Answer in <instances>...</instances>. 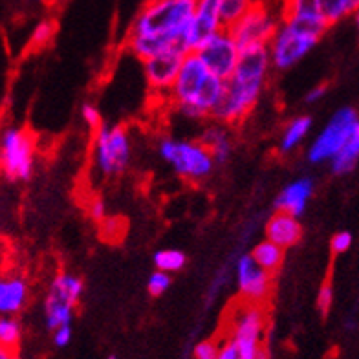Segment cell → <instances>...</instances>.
<instances>
[{
    "instance_id": "1",
    "label": "cell",
    "mask_w": 359,
    "mask_h": 359,
    "mask_svg": "<svg viewBox=\"0 0 359 359\" xmlns=\"http://www.w3.org/2000/svg\"><path fill=\"white\" fill-rule=\"evenodd\" d=\"M193 11L194 0H147L128 29V52L143 62L169 50H185Z\"/></svg>"
},
{
    "instance_id": "2",
    "label": "cell",
    "mask_w": 359,
    "mask_h": 359,
    "mask_svg": "<svg viewBox=\"0 0 359 359\" xmlns=\"http://www.w3.org/2000/svg\"><path fill=\"white\" fill-rule=\"evenodd\" d=\"M271 62L268 46L241 50L235 70L224 81V92L211 119L233 127L242 123L253 112L268 85Z\"/></svg>"
},
{
    "instance_id": "3",
    "label": "cell",
    "mask_w": 359,
    "mask_h": 359,
    "mask_svg": "<svg viewBox=\"0 0 359 359\" xmlns=\"http://www.w3.org/2000/svg\"><path fill=\"white\" fill-rule=\"evenodd\" d=\"M224 81L209 70L194 52L185 53L178 76L170 86L167 101L180 114L194 121H208L220 101Z\"/></svg>"
},
{
    "instance_id": "4",
    "label": "cell",
    "mask_w": 359,
    "mask_h": 359,
    "mask_svg": "<svg viewBox=\"0 0 359 359\" xmlns=\"http://www.w3.org/2000/svg\"><path fill=\"white\" fill-rule=\"evenodd\" d=\"M328 28L330 26L323 17L283 15L279 28L268 44L271 68L283 72L295 67L317 46Z\"/></svg>"
},
{
    "instance_id": "5",
    "label": "cell",
    "mask_w": 359,
    "mask_h": 359,
    "mask_svg": "<svg viewBox=\"0 0 359 359\" xmlns=\"http://www.w3.org/2000/svg\"><path fill=\"white\" fill-rule=\"evenodd\" d=\"M161 160L187 182H202L215 170V160L198 140L161 137L158 143Z\"/></svg>"
},
{
    "instance_id": "6",
    "label": "cell",
    "mask_w": 359,
    "mask_h": 359,
    "mask_svg": "<svg viewBox=\"0 0 359 359\" xmlns=\"http://www.w3.org/2000/svg\"><path fill=\"white\" fill-rule=\"evenodd\" d=\"M133 158L130 134L121 125L103 123L94 133L92 165L103 178L123 175Z\"/></svg>"
},
{
    "instance_id": "7",
    "label": "cell",
    "mask_w": 359,
    "mask_h": 359,
    "mask_svg": "<svg viewBox=\"0 0 359 359\" xmlns=\"http://www.w3.org/2000/svg\"><path fill=\"white\" fill-rule=\"evenodd\" d=\"M34 133L24 127H4L0 130V175L11 182H26L35 167Z\"/></svg>"
},
{
    "instance_id": "8",
    "label": "cell",
    "mask_w": 359,
    "mask_h": 359,
    "mask_svg": "<svg viewBox=\"0 0 359 359\" xmlns=\"http://www.w3.org/2000/svg\"><path fill=\"white\" fill-rule=\"evenodd\" d=\"M268 313L262 304L238 301L229 317V336L226 337L236 350L238 359H253L257 350L264 345Z\"/></svg>"
},
{
    "instance_id": "9",
    "label": "cell",
    "mask_w": 359,
    "mask_h": 359,
    "mask_svg": "<svg viewBox=\"0 0 359 359\" xmlns=\"http://www.w3.org/2000/svg\"><path fill=\"white\" fill-rule=\"evenodd\" d=\"M355 134H359L358 110L352 107H343L313 137L312 145L308 147V161L313 165L330 161L341 151V147Z\"/></svg>"
},
{
    "instance_id": "10",
    "label": "cell",
    "mask_w": 359,
    "mask_h": 359,
    "mask_svg": "<svg viewBox=\"0 0 359 359\" xmlns=\"http://www.w3.org/2000/svg\"><path fill=\"white\" fill-rule=\"evenodd\" d=\"M83 292H85V283L79 275L59 271L53 277L46 301H44V317H46V326L50 330L72 325L74 312L83 297Z\"/></svg>"
},
{
    "instance_id": "11",
    "label": "cell",
    "mask_w": 359,
    "mask_h": 359,
    "mask_svg": "<svg viewBox=\"0 0 359 359\" xmlns=\"http://www.w3.org/2000/svg\"><path fill=\"white\" fill-rule=\"evenodd\" d=\"M280 22V13H275L264 2H253L229 29L231 37L241 50L268 46Z\"/></svg>"
},
{
    "instance_id": "12",
    "label": "cell",
    "mask_w": 359,
    "mask_h": 359,
    "mask_svg": "<svg viewBox=\"0 0 359 359\" xmlns=\"http://www.w3.org/2000/svg\"><path fill=\"white\" fill-rule=\"evenodd\" d=\"M196 55L200 61L213 72L215 76L226 81L235 70L238 57H241V48L231 37L229 29H220L213 37H209L202 46L196 50Z\"/></svg>"
},
{
    "instance_id": "13",
    "label": "cell",
    "mask_w": 359,
    "mask_h": 359,
    "mask_svg": "<svg viewBox=\"0 0 359 359\" xmlns=\"http://www.w3.org/2000/svg\"><path fill=\"white\" fill-rule=\"evenodd\" d=\"M236 286L241 301L266 306L273 288V275L266 273L264 269L255 264L250 253H246L236 262Z\"/></svg>"
},
{
    "instance_id": "14",
    "label": "cell",
    "mask_w": 359,
    "mask_h": 359,
    "mask_svg": "<svg viewBox=\"0 0 359 359\" xmlns=\"http://www.w3.org/2000/svg\"><path fill=\"white\" fill-rule=\"evenodd\" d=\"M220 29H224L220 20V0H194L193 17L184 35L185 50L196 52Z\"/></svg>"
},
{
    "instance_id": "15",
    "label": "cell",
    "mask_w": 359,
    "mask_h": 359,
    "mask_svg": "<svg viewBox=\"0 0 359 359\" xmlns=\"http://www.w3.org/2000/svg\"><path fill=\"white\" fill-rule=\"evenodd\" d=\"M185 50H169L165 53H160L156 57H151L143 61V72H145V79L151 86L152 92L156 94H163L167 97L170 86L175 83L176 76H178L182 61H184Z\"/></svg>"
},
{
    "instance_id": "16",
    "label": "cell",
    "mask_w": 359,
    "mask_h": 359,
    "mask_svg": "<svg viewBox=\"0 0 359 359\" xmlns=\"http://www.w3.org/2000/svg\"><path fill=\"white\" fill-rule=\"evenodd\" d=\"M29 301L28 279L20 273L8 271L0 275V316L17 317Z\"/></svg>"
},
{
    "instance_id": "17",
    "label": "cell",
    "mask_w": 359,
    "mask_h": 359,
    "mask_svg": "<svg viewBox=\"0 0 359 359\" xmlns=\"http://www.w3.org/2000/svg\"><path fill=\"white\" fill-rule=\"evenodd\" d=\"M266 241L273 242L283 250L295 246L303 238V224L299 222V217H293L290 213L275 211L268 218L266 224Z\"/></svg>"
},
{
    "instance_id": "18",
    "label": "cell",
    "mask_w": 359,
    "mask_h": 359,
    "mask_svg": "<svg viewBox=\"0 0 359 359\" xmlns=\"http://www.w3.org/2000/svg\"><path fill=\"white\" fill-rule=\"evenodd\" d=\"M313 194V182L310 178L293 180L277 194L275 198V209L290 213L293 217H301L306 211V205Z\"/></svg>"
},
{
    "instance_id": "19",
    "label": "cell",
    "mask_w": 359,
    "mask_h": 359,
    "mask_svg": "<svg viewBox=\"0 0 359 359\" xmlns=\"http://www.w3.org/2000/svg\"><path fill=\"white\" fill-rule=\"evenodd\" d=\"M198 142L208 149L217 165L226 163L229 160V156H231L233 140L227 125L218 123V121L211 119V123L205 125V128L200 134Z\"/></svg>"
},
{
    "instance_id": "20",
    "label": "cell",
    "mask_w": 359,
    "mask_h": 359,
    "mask_svg": "<svg viewBox=\"0 0 359 359\" xmlns=\"http://www.w3.org/2000/svg\"><path fill=\"white\" fill-rule=\"evenodd\" d=\"M250 257L255 260V264L259 268H262L266 273L275 275L279 273V269L284 264V257H286V250H283L280 246L273 244L269 241L259 242L253 250H251Z\"/></svg>"
},
{
    "instance_id": "21",
    "label": "cell",
    "mask_w": 359,
    "mask_h": 359,
    "mask_svg": "<svg viewBox=\"0 0 359 359\" xmlns=\"http://www.w3.org/2000/svg\"><path fill=\"white\" fill-rule=\"evenodd\" d=\"M310 130H312V118H310V116H297V118H293L292 121L286 125L283 136H280V152L288 154V152L295 151V149L306 140Z\"/></svg>"
},
{
    "instance_id": "22",
    "label": "cell",
    "mask_w": 359,
    "mask_h": 359,
    "mask_svg": "<svg viewBox=\"0 0 359 359\" xmlns=\"http://www.w3.org/2000/svg\"><path fill=\"white\" fill-rule=\"evenodd\" d=\"M319 13L328 26L348 19L358 11L359 0H317Z\"/></svg>"
},
{
    "instance_id": "23",
    "label": "cell",
    "mask_w": 359,
    "mask_h": 359,
    "mask_svg": "<svg viewBox=\"0 0 359 359\" xmlns=\"http://www.w3.org/2000/svg\"><path fill=\"white\" fill-rule=\"evenodd\" d=\"M359 160V134L352 136L345 145L341 147V151L332 158V172L336 176L350 175L358 167Z\"/></svg>"
},
{
    "instance_id": "24",
    "label": "cell",
    "mask_w": 359,
    "mask_h": 359,
    "mask_svg": "<svg viewBox=\"0 0 359 359\" xmlns=\"http://www.w3.org/2000/svg\"><path fill=\"white\" fill-rule=\"evenodd\" d=\"M187 264V257H185L184 251L175 250V248H167V250H158L154 253V266L160 271H165V273L172 275L178 273Z\"/></svg>"
},
{
    "instance_id": "25",
    "label": "cell",
    "mask_w": 359,
    "mask_h": 359,
    "mask_svg": "<svg viewBox=\"0 0 359 359\" xmlns=\"http://www.w3.org/2000/svg\"><path fill=\"white\" fill-rule=\"evenodd\" d=\"M22 339V326L13 316H0V346L19 350Z\"/></svg>"
},
{
    "instance_id": "26",
    "label": "cell",
    "mask_w": 359,
    "mask_h": 359,
    "mask_svg": "<svg viewBox=\"0 0 359 359\" xmlns=\"http://www.w3.org/2000/svg\"><path fill=\"white\" fill-rule=\"evenodd\" d=\"M253 6V0H220V20L224 28H231Z\"/></svg>"
},
{
    "instance_id": "27",
    "label": "cell",
    "mask_w": 359,
    "mask_h": 359,
    "mask_svg": "<svg viewBox=\"0 0 359 359\" xmlns=\"http://www.w3.org/2000/svg\"><path fill=\"white\" fill-rule=\"evenodd\" d=\"M283 15H299V17H321L317 0H284Z\"/></svg>"
},
{
    "instance_id": "28",
    "label": "cell",
    "mask_w": 359,
    "mask_h": 359,
    "mask_svg": "<svg viewBox=\"0 0 359 359\" xmlns=\"http://www.w3.org/2000/svg\"><path fill=\"white\" fill-rule=\"evenodd\" d=\"M53 35H55V24L52 20H41L34 28V34L29 37V44L34 50H41V48L52 43Z\"/></svg>"
},
{
    "instance_id": "29",
    "label": "cell",
    "mask_w": 359,
    "mask_h": 359,
    "mask_svg": "<svg viewBox=\"0 0 359 359\" xmlns=\"http://www.w3.org/2000/svg\"><path fill=\"white\" fill-rule=\"evenodd\" d=\"M170 283H172V279H170L169 273L156 269V271L149 277V280H147V290H149V293H151L152 297H160V295H163V293L170 288Z\"/></svg>"
},
{
    "instance_id": "30",
    "label": "cell",
    "mask_w": 359,
    "mask_h": 359,
    "mask_svg": "<svg viewBox=\"0 0 359 359\" xmlns=\"http://www.w3.org/2000/svg\"><path fill=\"white\" fill-rule=\"evenodd\" d=\"M222 343L217 339H205L200 341L198 345L194 346V359H217L218 352H220Z\"/></svg>"
},
{
    "instance_id": "31",
    "label": "cell",
    "mask_w": 359,
    "mask_h": 359,
    "mask_svg": "<svg viewBox=\"0 0 359 359\" xmlns=\"http://www.w3.org/2000/svg\"><path fill=\"white\" fill-rule=\"evenodd\" d=\"M354 244V236L350 231H337L336 235L332 236L330 241V248H332V253L334 255H343L346 251H350Z\"/></svg>"
},
{
    "instance_id": "32",
    "label": "cell",
    "mask_w": 359,
    "mask_h": 359,
    "mask_svg": "<svg viewBox=\"0 0 359 359\" xmlns=\"http://www.w3.org/2000/svg\"><path fill=\"white\" fill-rule=\"evenodd\" d=\"M81 118H83V121H85V123L88 125L94 133L104 123L103 118H101V112L97 110V107L92 103L83 104V109H81Z\"/></svg>"
},
{
    "instance_id": "33",
    "label": "cell",
    "mask_w": 359,
    "mask_h": 359,
    "mask_svg": "<svg viewBox=\"0 0 359 359\" xmlns=\"http://www.w3.org/2000/svg\"><path fill=\"white\" fill-rule=\"evenodd\" d=\"M332 303H334V288H332V284L326 280L321 288H319V293H317V308L321 310L323 316H326V313L330 312Z\"/></svg>"
},
{
    "instance_id": "34",
    "label": "cell",
    "mask_w": 359,
    "mask_h": 359,
    "mask_svg": "<svg viewBox=\"0 0 359 359\" xmlns=\"http://www.w3.org/2000/svg\"><path fill=\"white\" fill-rule=\"evenodd\" d=\"M86 211H88V217L92 218V220H95L97 224H101L107 218V205H104V202L101 198H92L88 202V205H86Z\"/></svg>"
},
{
    "instance_id": "35",
    "label": "cell",
    "mask_w": 359,
    "mask_h": 359,
    "mask_svg": "<svg viewBox=\"0 0 359 359\" xmlns=\"http://www.w3.org/2000/svg\"><path fill=\"white\" fill-rule=\"evenodd\" d=\"M72 341V326L70 325H65V326H59L53 330V343L55 346L59 348H65V346L70 345Z\"/></svg>"
},
{
    "instance_id": "36",
    "label": "cell",
    "mask_w": 359,
    "mask_h": 359,
    "mask_svg": "<svg viewBox=\"0 0 359 359\" xmlns=\"http://www.w3.org/2000/svg\"><path fill=\"white\" fill-rule=\"evenodd\" d=\"M326 95V85H319V86H313L310 92L306 94V103L308 104H313V103H319Z\"/></svg>"
},
{
    "instance_id": "37",
    "label": "cell",
    "mask_w": 359,
    "mask_h": 359,
    "mask_svg": "<svg viewBox=\"0 0 359 359\" xmlns=\"http://www.w3.org/2000/svg\"><path fill=\"white\" fill-rule=\"evenodd\" d=\"M217 359H238L235 346H233L227 339L222 341V346H220V352H218Z\"/></svg>"
},
{
    "instance_id": "38",
    "label": "cell",
    "mask_w": 359,
    "mask_h": 359,
    "mask_svg": "<svg viewBox=\"0 0 359 359\" xmlns=\"http://www.w3.org/2000/svg\"><path fill=\"white\" fill-rule=\"evenodd\" d=\"M0 359H20L19 350H11V348L0 346Z\"/></svg>"
},
{
    "instance_id": "39",
    "label": "cell",
    "mask_w": 359,
    "mask_h": 359,
    "mask_svg": "<svg viewBox=\"0 0 359 359\" xmlns=\"http://www.w3.org/2000/svg\"><path fill=\"white\" fill-rule=\"evenodd\" d=\"M253 359H271V354H269L268 346L262 345L259 350H257V354L253 355Z\"/></svg>"
},
{
    "instance_id": "40",
    "label": "cell",
    "mask_w": 359,
    "mask_h": 359,
    "mask_svg": "<svg viewBox=\"0 0 359 359\" xmlns=\"http://www.w3.org/2000/svg\"><path fill=\"white\" fill-rule=\"evenodd\" d=\"M109 359H116V358H109Z\"/></svg>"
}]
</instances>
